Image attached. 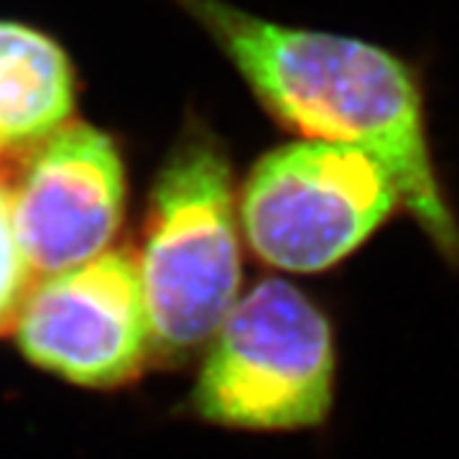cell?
<instances>
[{
    "label": "cell",
    "instance_id": "1",
    "mask_svg": "<svg viewBox=\"0 0 459 459\" xmlns=\"http://www.w3.org/2000/svg\"><path fill=\"white\" fill-rule=\"evenodd\" d=\"M186 5L283 128L376 156L431 246L457 265L459 220L437 174L427 92L409 59L358 36L281 26L220 0Z\"/></svg>",
    "mask_w": 459,
    "mask_h": 459
},
{
    "label": "cell",
    "instance_id": "2",
    "mask_svg": "<svg viewBox=\"0 0 459 459\" xmlns=\"http://www.w3.org/2000/svg\"><path fill=\"white\" fill-rule=\"evenodd\" d=\"M138 271L151 344L169 358L212 342L240 299L232 166L207 131L186 138L156 181Z\"/></svg>",
    "mask_w": 459,
    "mask_h": 459
},
{
    "label": "cell",
    "instance_id": "3",
    "mask_svg": "<svg viewBox=\"0 0 459 459\" xmlns=\"http://www.w3.org/2000/svg\"><path fill=\"white\" fill-rule=\"evenodd\" d=\"M334 394L332 325L307 294L265 279L214 334L195 388L202 419L232 429L319 427Z\"/></svg>",
    "mask_w": 459,
    "mask_h": 459
},
{
    "label": "cell",
    "instance_id": "4",
    "mask_svg": "<svg viewBox=\"0 0 459 459\" xmlns=\"http://www.w3.org/2000/svg\"><path fill=\"white\" fill-rule=\"evenodd\" d=\"M403 199L388 169L347 143L299 138L247 174L240 225L263 263L319 273L370 240Z\"/></svg>",
    "mask_w": 459,
    "mask_h": 459
},
{
    "label": "cell",
    "instance_id": "5",
    "mask_svg": "<svg viewBox=\"0 0 459 459\" xmlns=\"http://www.w3.org/2000/svg\"><path fill=\"white\" fill-rule=\"evenodd\" d=\"M23 355L69 383L110 388L138 376L151 344L141 271L128 253L51 273L16 319Z\"/></svg>",
    "mask_w": 459,
    "mask_h": 459
},
{
    "label": "cell",
    "instance_id": "6",
    "mask_svg": "<svg viewBox=\"0 0 459 459\" xmlns=\"http://www.w3.org/2000/svg\"><path fill=\"white\" fill-rule=\"evenodd\" d=\"M123 202V161L105 133L66 126L49 135L13 195V225L33 273H62L102 255Z\"/></svg>",
    "mask_w": 459,
    "mask_h": 459
},
{
    "label": "cell",
    "instance_id": "7",
    "mask_svg": "<svg viewBox=\"0 0 459 459\" xmlns=\"http://www.w3.org/2000/svg\"><path fill=\"white\" fill-rule=\"evenodd\" d=\"M74 102V77L44 33L0 23V151L39 143L62 128Z\"/></svg>",
    "mask_w": 459,
    "mask_h": 459
},
{
    "label": "cell",
    "instance_id": "8",
    "mask_svg": "<svg viewBox=\"0 0 459 459\" xmlns=\"http://www.w3.org/2000/svg\"><path fill=\"white\" fill-rule=\"evenodd\" d=\"M33 271L13 225V195L0 186V329L11 327L29 296Z\"/></svg>",
    "mask_w": 459,
    "mask_h": 459
}]
</instances>
